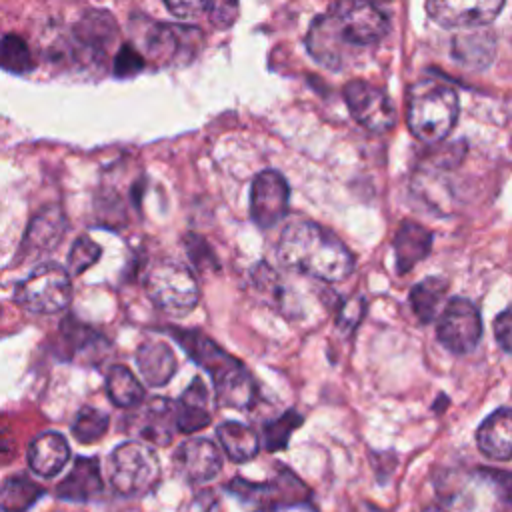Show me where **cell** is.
<instances>
[{"instance_id":"cell-1","label":"cell","mask_w":512,"mask_h":512,"mask_svg":"<svg viewBox=\"0 0 512 512\" xmlns=\"http://www.w3.org/2000/svg\"><path fill=\"white\" fill-rule=\"evenodd\" d=\"M388 18L372 0H334L318 16L306 36V46L316 62L340 70L362 48L382 40Z\"/></svg>"},{"instance_id":"cell-2","label":"cell","mask_w":512,"mask_h":512,"mask_svg":"<svg viewBox=\"0 0 512 512\" xmlns=\"http://www.w3.org/2000/svg\"><path fill=\"white\" fill-rule=\"evenodd\" d=\"M278 260L290 270L324 282H340L354 268V258L344 242L310 220H294L282 230Z\"/></svg>"},{"instance_id":"cell-3","label":"cell","mask_w":512,"mask_h":512,"mask_svg":"<svg viewBox=\"0 0 512 512\" xmlns=\"http://www.w3.org/2000/svg\"><path fill=\"white\" fill-rule=\"evenodd\" d=\"M168 332L184 352L210 374L220 406L246 410L256 402L258 384L238 358L228 354L200 330L170 328Z\"/></svg>"},{"instance_id":"cell-4","label":"cell","mask_w":512,"mask_h":512,"mask_svg":"<svg viewBox=\"0 0 512 512\" xmlns=\"http://www.w3.org/2000/svg\"><path fill=\"white\" fill-rule=\"evenodd\" d=\"M458 118L456 90L438 78L414 82L406 96V122L410 132L428 144L444 140Z\"/></svg>"},{"instance_id":"cell-5","label":"cell","mask_w":512,"mask_h":512,"mask_svg":"<svg viewBox=\"0 0 512 512\" xmlns=\"http://www.w3.org/2000/svg\"><path fill=\"white\" fill-rule=\"evenodd\" d=\"M226 490L252 512H276L280 508L308 504L312 498L310 488L286 466H278L276 474L264 482L236 476L226 484Z\"/></svg>"},{"instance_id":"cell-6","label":"cell","mask_w":512,"mask_h":512,"mask_svg":"<svg viewBox=\"0 0 512 512\" xmlns=\"http://www.w3.org/2000/svg\"><path fill=\"white\" fill-rule=\"evenodd\" d=\"M146 292L160 310L174 316L188 314L200 298L194 274L176 260H160L148 270Z\"/></svg>"},{"instance_id":"cell-7","label":"cell","mask_w":512,"mask_h":512,"mask_svg":"<svg viewBox=\"0 0 512 512\" xmlns=\"http://www.w3.org/2000/svg\"><path fill=\"white\" fill-rule=\"evenodd\" d=\"M110 484L124 496H142L160 480V462L142 442H124L110 454Z\"/></svg>"},{"instance_id":"cell-8","label":"cell","mask_w":512,"mask_h":512,"mask_svg":"<svg viewBox=\"0 0 512 512\" xmlns=\"http://www.w3.org/2000/svg\"><path fill=\"white\" fill-rule=\"evenodd\" d=\"M14 300L34 314L62 312L72 300L70 276L62 266L42 264L16 286Z\"/></svg>"},{"instance_id":"cell-9","label":"cell","mask_w":512,"mask_h":512,"mask_svg":"<svg viewBox=\"0 0 512 512\" xmlns=\"http://www.w3.org/2000/svg\"><path fill=\"white\" fill-rule=\"evenodd\" d=\"M436 338L452 354L472 352L482 338L478 308L466 298H450L438 316Z\"/></svg>"},{"instance_id":"cell-10","label":"cell","mask_w":512,"mask_h":512,"mask_svg":"<svg viewBox=\"0 0 512 512\" xmlns=\"http://www.w3.org/2000/svg\"><path fill=\"white\" fill-rule=\"evenodd\" d=\"M344 100L354 120L368 132H388L396 122V112L388 94L366 80H350L344 86Z\"/></svg>"},{"instance_id":"cell-11","label":"cell","mask_w":512,"mask_h":512,"mask_svg":"<svg viewBox=\"0 0 512 512\" xmlns=\"http://www.w3.org/2000/svg\"><path fill=\"white\" fill-rule=\"evenodd\" d=\"M504 0H426L428 16L444 28H482L502 10Z\"/></svg>"},{"instance_id":"cell-12","label":"cell","mask_w":512,"mask_h":512,"mask_svg":"<svg viewBox=\"0 0 512 512\" xmlns=\"http://www.w3.org/2000/svg\"><path fill=\"white\" fill-rule=\"evenodd\" d=\"M288 184L276 170L260 172L250 188V216L260 228L276 226L288 210Z\"/></svg>"},{"instance_id":"cell-13","label":"cell","mask_w":512,"mask_h":512,"mask_svg":"<svg viewBox=\"0 0 512 512\" xmlns=\"http://www.w3.org/2000/svg\"><path fill=\"white\" fill-rule=\"evenodd\" d=\"M174 464L192 484H204L216 478L222 470L220 452L208 438H190L182 442L174 454Z\"/></svg>"},{"instance_id":"cell-14","label":"cell","mask_w":512,"mask_h":512,"mask_svg":"<svg viewBox=\"0 0 512 512\" xmlns=\"http://www.w3.org/2000/svg\"><path fill=\"white\" fill-rule=\"evenodd\" d=\"M200 40H202V32L196 28L152 26L146 44L156 58L164 62H178L182 56L192 58Z\"/></svg>"},{"instance_id":"cell-15","label":"cell","mask_w":512,"mask_h":512,"mask_svg":"<svg viewBox=\"0 0 512 512\" xmlns=\"http://www.w3.org/2000/svg\"><path fill=\"white\" fill-rule=\"evenodd\" d=\"M134 430L142 440L150 444L168 446L176 430L174 402L168 398H152L146 402L134 418Z\"/></svg>"},{"instance_id":"cell-16","label":"cell","mask_w":512,"mask_h":512,"mask_svg":"<svg viewBox=\"0 0 512 512\" xmlns=\"http://www.w3.org/2000/svg\"><path fill=\"white\" fill-rule=\"evenodd\" d=\"M476 444L490 460H512V408H496L488 418H484L476 430Z\"/></svg>"},{"instance_id":"cell-17","label":"cell","mask_w":512,"mask_h":512,"mask_svg":"<svg viewBox=\"0 0 512 512\" xmlns=\"http://www.w3.org/2000/svg\"><path fill=\"white\" fill-rule=\"evenodd\" d=\"M174 418L176 430L184 434L198 432L212 422L208 388L200 376L192 378L188 388L180 394L178 402H174Z\"/></svg>"},{"instance_id":"cell-18","label":"cell","mask_w":512,"mask_h":512,"mask_svg":"<svg viewBox=\"0 0 512 512\" xmlns=\"http://www.w3.org/2000/svg\"><path fill=\"white\" fill-rule=\"evenodd\" d=\"M104 490L96 458L78 456L72 470L56 486V496L68 502L96 500Z\"/></svg>"},{"instance_id":"cell-19","label":"cell","mask_w":512,"mask_h":512,"mask_svg":"<svg viewBox=\"0 0 512 512\" xmlns=\"http://www.w3.org/2000/svg\"><path fill=\"white\" fill-rule=\"evenodd\" d=\"M136 364L142 380L152 386H164L176 372V356L162 340H144L136 350Z\"/></svg>"},{"instance_id":"cell-20","label":"cell","mask_w":512,"mask_h":512,"mask_svg":"<svg viewBox=\"0 0 512 512\" xmlns=\"http://www.w3.org/2000/svg\"><path fill=\"white\" fill-rule=\"evenodd\" d=\"M70 458L68 442L58 432H42L28 448L30 468L44 478L56 476Z\"/></svg>"},{"instance_id":"cell-21","label":"cell","mask_w":512,"mask_h":512,"mask_svg":"<svg viewBox=\"0 0 512 512\" xmlns=\"http://www.w3.org/2000/svg\"><path fill=\"white\" fill-rule=\"evenodd\" d=\"M392 244L396 268L400 274H404L428 256L432 248V234L416 222H402Z\"/></svg>"},{"instance_id":"cell-22","label":"cell","mask_w":512,"mask_h":512,"mask_svg":"<svg viewBox=\"0 0 512 512\" xmlns=\"http://www.w3.org/2000/svg\"><path fill=\"white\" fill-rule=\"evenodd\" d=\"M216 436L232 462L252 460L260 452V436L242 422L228 420L218 424Z\"/></svg>"},{"instance_id":"cell-23","label":"cell","mask_w":512,"mask_h":512,"mask_svg":"<svg viewBox=\"0 0 512 512\" xmlns=\"http://www.w3.org/2000/svg\"><path fill=\"white\" fill-rule=\"evenodd\" d=\"M452 54L470 68H486L494 56V36L480 28L464 30L454 36Z\"/></svg>"},{"instance_id":"cell-24","label":"cell","mask_w":512,"mask_h":512,"mask_svg":"<svg viewBox=\"0 0 512 512\" xmlns=\"http://www.w3.org/2000/svg\"><path fill=\"white\" fill-rule=\"evenodd\" d=\"M64 232V216L56 206H48L42 212H38L26 232L24 248L32 252H44L52 250V246L58 244Z\"/></svg>"},{"instance_id":"cell-25","label":"cell","mask_w":512,"mask_h":512,"mask_svg":"<svg viewBox=\"0 0 512 512\" xmlns=\"http://www.w3.org/2000/svg\"><path fill=\"white\" fill-rule=\"evenodd\" d=\"M446 292H448V282L440 276H430L418 282L408 296L410 308L416 314V318L424 324L436 320V316H440L444 308L442 304L446 300Z\"/></svg>"},{"instance_id":"cell-26","label":"cell","mask_w":512,"mask_h":512,"mask_svg":"<svg viewBox=\"0 0 512 512\" xmlns=\"http://www.w3.org/2000/svg\"><path fill=\"white\" fill-rule=\"evenodd\" d=\"M44 492L38 482L24 474L10 476L0 484V512H28Z\"/></svg>"},{"instance_id":"cell-27","label":"cell","mask_w":512,"mask_h":512,"mask_svg":"<svg viewBox=\"0 0 512 512\" xmlns=\"http://www.w3.org/2000/svg\"><path fill=\"white\" fill-rule=\"evenodd\" d=\"M106 392L118 408H136L144 402V388L138 378L122 364H116L106 374Z\"/></svg>"},{"instance_id":"cell-28","label":"cell","mask_w":512,"mask_h":512,"mask_svg":"<svg viewBox=\"0 0 512 512\" xmlns=\"http://www.w3.org/2000/svg\"><path fill=\"white\" fill-rule=\"evenodd\" d=\"M116 32L114 18L106 12H88L86 18L76 26V40L80 48L102 52Z\"/></svg>"},{"instance_id":"cell-29","label":"cell","mask_w":512,"mask_h":512,"mask_svg":"<svg viewBox=\"0 0 512 512\" xmlns=\"http://www.w3.org/2000/svg\"><path fill=\"white\" fill-rule=\"evenodd\" d=\"M302 426V416L296 410H286L284 414L276 416L274 420H268L262 424V436L260 444L268 452H278L284 450L290 442V436L296 428Z\"/></svg>"},{"instance_id":"cell-30","label":"cell","mask_w":512,"mask_h":512,"mask_svg":"<svg viewBox=\"0 0 512 512\" xmlns=\"http://www.w3.org/2000/svg\"><path fill=\"white\" fill-rule=\"evenodd\" d=\"M62 336L70 344L68 358H74V360H82V354H88L92 362L94 360L98 362V352H102L100 344H106V340L100 338V334H96L94 330L82 324L72 326V322L62 324Z\"/></svg>"},{"instance_id":"cell-31","label":"cell","mask_w":512,"mask_h":512,"mask_svg":"<svg viewBox=\"0 0 512 512\" xmlns=\"http://www.w3.org/2000/svg\"><path fill=\"white\" fill-rule=\"evenodd\" d=\"M0 66L14 74H24L34 68L32 52L26 40L18 34H6L0 40Z\"/></svg>"},{"instance_id":"cell-32","label":"cell","mask_w":512,"mask_h":512,"mask_svg":"<svg viewBox=\"0 0 512 512\" xmlns=\"http://www.w3.org/2000/svg\"><path fill=\"white\" fill-rule=\"evenodd\" d=\"M108 424H110V418L106 416V412L92 406H84L74 416L72 436L82 444H92L104 436V432L108 430Z\"/></svg>"},{"instance_id":"cell-33","label":"cell","mask_w":512,"mask_h":512,"mask_svg":"<svg viewBox=\"0 0 512 512\" xmlns=\"http://www.w3.org/2000/svg\"><path fill=\"white\" fill-rule=\"evenodd\" d=\"M100 258V246L92 242L88 236L76 238L68 254V268L72 274H80L90 268Z\"/></svg>"},{"instance_id":"cell-34","label":"cell","mask_w":512,"mask_h":512,"mask_svg":"<svg viewBox=\"0 0 512 512\" xmlns=\"http://www.w3.org/2000/svg\"><path fill=\"white\" fill-rule=\"evenodd\" d=\"M476 474L494 490V494L504 502L512 504V472L502 468H478Z\"/></svg>"},{"instance_id":"cell-35","label":"cell","mask_w":512,"mask_h":512,"mask_svg":"<svg viewBox=\"0 0 512 512\" xmlns=\"http://www.w3.org/2000/svg\"><path fill=\"white\" fill-rule=\"evenodd\" d=\"M144 68V58L142 54L132 46V44H124L114 58V72L116 76H132L136 72H140Z\"/></svg>"},{"instance_id":"cell-36","label":"cell","mask_w":512,"mask_h":512,"mask_svg":"<svg viewBox=\"0 0 512 512\" xmlns=\"http://www.w3.org/2000/svg\"><path fill=\"white\" fill-rule=\"evenodd\" d=\"M364 312H366V300H364L362 296L348 298V300L342 304L340 312H338V320H336L338 328H340V330H346V332L354 330V328L360 324Z\"/></svg>"},{"instance_id":"cell-37","label":"cell","mask_w":512,"mask_h":512,"mask_svg":"<svg viewBox=\"0 0 512 512\" xmlns=\"http://www.w3.org/2000/svg\"><path fill=\"white\" fill-rule=\"evenodd\" d=\"M206 10L214 26L228 28L238 16V0H208Z\"/></svg>"},{"instance_id":"cell-38","label":"cell","mask_w":512,"mask_h":512,"mask_svg":"<svg viewBox=\"0 0 512 512\" xmlns=\"http://www.w3.org/2000/svg\"><path fill=\"white\" fill-rule=\"evenodd\" d=\"M492 328H494V338L500 350H504L506 354H512V306H508L494 318Z\"/></svg>"},{"instance_id":"cell-39","label":"cell","mask_w":512,"mask_h":512,"mask_svg":"<svg viewBox=\"0 0 512 512\" xmlns=\"http://www.w3.org/2000/svg\"><path fill=\"white\" fill-rule=\"evenodd\" d=\"M164 4L178 18H192L208 8V0H164Z\"/></svg>"},{"instance_id":"cell-40","label":"cell","mask_w":512,"mask_h":512,"mask_svg":"<svg viewBox=\"0 0 512 512\" xmlns=\"http://www.w3.org/2000/svg\"><path fill=\"white\" fill-rule=\"evenodd\" d=\"M358 512H386V510H382L380 506H376V504H372V502L364 500V502H360V506H358Z\"/></svg>"},{"instance_id":"cell-41","label":"cell","mask_w":512,"mask_h":512,"mask_svg":"<svg viewBox=\"0 0 512 512\" xmlns=\"http://www.w3.org/2000/svg\"><path fill=\"white\" fill-rule=\"evenodd\" d=\"M424 512H444V510H440V508H436V506H430V508H426Z\"/></svg>"},{"instance_id":"cell-42","label":"cell","mask_w":512,"mask_h":512,"mask_svg":"<svg viewBox=\"0 0 512 512\" xmlns=\"http://www.w3.org/2000/svg\"><path fill=\"white\" fill-rule=\"evenodd\" d=\"M0 312H2V310H0Z\"/></svg>"}]
</instances>
